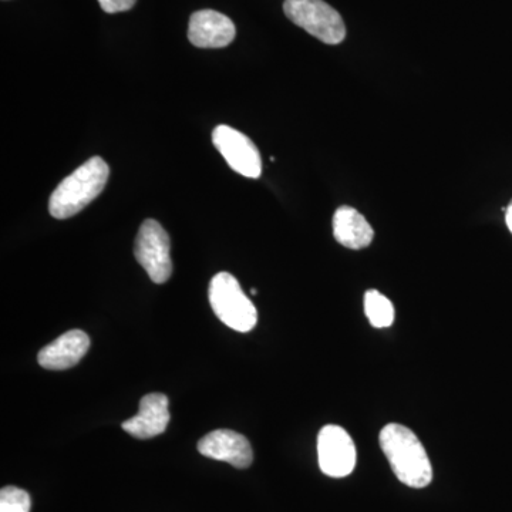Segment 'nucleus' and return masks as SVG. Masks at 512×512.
Returning <instances> with one entry per match:
<instances>
[{
	"instance_id": "7ed1b4c3",
	"label": "nucleus",
	"mask_w": 512,
	"mask_h": 512,
	"mask_svg": "<svg viewBox=\"0 0 512 512\" xmlns=\"http://www.w3.org/2000/svg\"><path fill=\"white\" fill-rule=\"evenodd\" d=\"M212 311L228 328L248 333L258 323V311L254 303L242 291L238 279L228 272H220L210 284Z\"/></svg>"
},
{
	"instance_id": "dca6fc26",
	"label": "nucleus",
	"mask_w": 512,
	"mask_h": 512,
	"mask_svg": "<svg viewBox=\"0 0 512 512\" xmlns=\"http://www.w3.org/2000/svg\"><path fill=\"white\" fill-rule=\"evenodd\" d=\"M505 211V222H507V227L510 229L512 234V201L508 204L507 208H504Z\"/></svg>"
},
{
	"instance_id": "0eeeda50",
	"label": "nucleus",
	"mask_w": 512,
	"mask_h": 512,
	"mask_svg": "<svg viewBox=\"0 0 512 512\" xmlns=\"http://www.w3.org/2000/svg\"><path fill=\"white\" fill-rule=\"evenodd\" d=\"M212 141L235 173L254 180L261 177V154L251 138L235 128L221 124L212 133Z\"/></svg>"
},
{
	"instance_id": "39448f33",
	"label": "nucleus",
	"mask_w": 512,
	"mask_h": 512,
	"mask_svg": "<svg viewBox=\"0 0 512 512\" xmlns=\"http://www.w3.org/2000/svg\"><path fill=\"white\" fill-rule=\"evenodd\" d=\"M170 249V237L160 222L147 220L141 224L134 245V255L154 284H165L173 274Z\"/></svg>"
},
{
	"instance_id": "2eb2a0df",
	"label": "nucleus",
	"mask_w": 512,
	"mask_h": 512,
	"mask_svg": "<svg viewBox=\"0 0 512 512\" xmlns=\"http://www.w3.org/2000/svg\"><path fill=\"white\" fill-rule=\"evenodd\" d=\"M136 2L137 0H99L101 9L106 13L127 12Z\"/></svg>"
},
{
	"instance_id": "4468645a",
	"label": "nucleus",
	"mask_w": 512,
	"mask_h": 512,
	"mask_svg": "<svg viewBox=\"0 0 512 512\" xmlns=\"http://www.w3.org/2000/svg\"><path fill=\"white\" fill-rule=\"evenodd\" d=\"M32 501L25 490L5 487L0 491V512H30Z\"/></svg>"
},
{
	"instance_id": "9b49d317",
	"label": "nucleus",
	"mask_w": 512,
	"mask_h": 512,
	"mask_svg": "<svg viewBox=\"0 0 512 512\" xmlns=\"http://www.w3.org/2000/svg\"><path fill=\"white\" fill-rule=\"evenodd\" d=\"M89 348L90 338L83 330H69L40 350L37 362L47 370L70 369L86 356Z\"/></svg>"
},
{
	"instance_id": "6e6552de",
	"label": "nucleus",
	"mask_w": 512,
	"mask_h": 512,
	"mask_svg": "<svg viewBox=\"0 0 512 512\" xmlns=\"http://www.w3.org/2000/svg\"><path fill=\"white\" fill-rule=\"evenodd\" d=\"M237 36L234 22L217 10L205 9L192 13L188 39L200 49H221L234 42Z\"/></svg>"
},
{
	"instance_id": "f3484780",
	"label": "nucleus",
	"mask_w": 512,
	"mask_h": 512,
	"mask_svg": "<svg viewBox=\"0 0 512 512\" xmlns=\"http://www.w3.org/2000/svg\"><path fill=\"white\" fill-rule=\"evenodd\" d=\"M251 293H252V295H256V293H258V291H256V289H251Z\"/></svg>"
},
{
	"instance_id": "f257e3e1",
	"label": "nucleus",
	"mask_w": 512,
	"mask_h": 512,
	"mask_svg": "<svg viewBox=\"0 0 512 512\" xmlns=\"http://www.w3.org/2000/svg\"><path fill=\"white\" fill-rule=\"evenodd\" d=\"M380 447L393 473L407 487L424 488L433 480L429 454L409 427L390 423L380 431Z\"/></svg>"
},
{
	"instance_id": "20e7f679",
	"label": "nucleus",
	"mask_w": 512,
	"mask_h": 512,
	"mask_svg": "<svg viewBox=\"0 0 512 512\" xmlns=\"http://www.w3.org/2000/svg\"><path fill=\"white\" fill-rule=\"evenodd\" d=\"M286 18L326 45L345 40L346 26L338 10L323 0H285Z\"/></svg>"
},
{
	"instance_id": "1a4fd4ad",
	"label": "nucleus",
	"mask_w": 512,
	"mask_h": 512,
	"mask_svg": "<svg viewBox=\"0 0 512 512\" xmlns=\"http://www.w3.org/2000/svg\"><path fill=\"white\" fill-rule=\"evenodd\" d=\"M198 451L212 460L225 461L237 468H248L254 461V451L247 437L232 430H215L202 437Z\"/></svg>"
},
{
	"instance_id": "ddd939ff",
	"label": "nucleus",
	"mask_w": 512,
	"mask_h": 512,
	"mask_svg": "<svg viewBox=\"0 0 512 512\" xmlns=\"http://www.w3.org/2000/svg\"><path fill=\"white\" fill-rule=\"evenodd\" d=\"M365 313L370 325L377 329L392 326L396 316L393 303L376 289H370L365 293Z\"/></svg>"
},
{
	"instance_id": "f03ea898",
	"label": "nucleus",
	"mask_w": 512,
	"mask_h": 512,
	"mask_svg": "<svg viewBox=\"0 0 512 512\" xmlns=\"http://www.w3.org/2000/svg\"><path fill=\"white\" fill-rule=\"evenodd\" d=\"M110 168L101 157L90 158L57 185L49 201V211L56 220H67L96 200L109 181Z\"/></svg>"
},
{
	"instance_id": "f8f14e48",
	"label": "nucleus",
	"mask_w": 512,
	"mask_h": 512,
	"mask_svg": "<svg viewBox=\"0 0 512 512\" xmlns=\"http://www.w3.org/2000/svg\"><path fill=\"white\" fill-rule=\"evenodd\" d=\"M333 235L343 247L363 249L372 244L375 231L359 211L343 205L333 215Z\"/></svg>"
},
{
	"instance_id": "423d86ee",
	"label": "nucleus",
	"mask_w": 512,
	"mask_h": 512,
	"mask_svg": "<svg viewBox=\"0 0 512 512\" xmlns=\"http://www.w3.org/2000/svg\"><path fill=\"white\" fill-rule=\"evenodd\" d=\"M356 458L355 441L343 427L329 424L319 431L318 460L323 474L348 477L355 470Z\"/></svg>"
},
{
	"instance_id": "9d476101",
	"label": "nucleus",
	"mask_w": 512,
	"mask_h": 512,
	"mask_svg": "<svg viewBox=\"0 0 512 512\" xmlns=\"http://www.w3.org/2000/svg\"><path fill=\"white\" fill-rule=\"evenodd\" d=\"M168 397L151 393L141 399L136 416L124 421L123 430L136 439L147 440L160 436L170 423Z\"/></svg>"
}]
</instances>
